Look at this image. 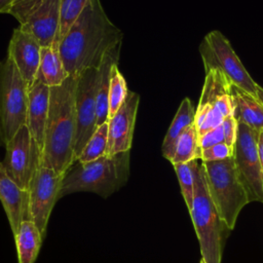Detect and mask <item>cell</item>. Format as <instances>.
<instances>
[{
  "label": "cell",
  "instance_id": "obj_1",
  "mask_svg": "<svg viewBox=\"0 0 263 263\" xmlns=\"http://www.w3.org/2000/svg\"><path fill=\"white\" fill-rule=\"evenodd\" d=\"M122 37L120 29L106 14L101 0H89L60 41V54L69 76L78 77L87 69H98L105 54L121 44Z\"/></svg>",
  "mask_w": 263,
  "mask_h": 263
},
{
  "label": "cell",
  "instance_id": "obj_2",
  "mask_svg": "<svg viewBox=\"0 0 263 263\" xmlns=\"http://www.w3.org/2000/svg\"><path fill=\"white\" fill-rule=\"evenodd\" d=\"M78 77L69 76L60 86L50 88L49 109L45 126L42 163L66 175L75 160L76 108L75 93Z\"/></svg>",
  "mask_w": 263,
  "mask_h": 263
},
{
  "label": "cell",
  "instance_id": "obj_3",
  "mask_svg": "<svg viewBox=\"0 0 263 263\" xmlns=\"http://www.w3.org/2000/svg\"><path fill=\"white\" fill-rule=\"evenodd\" d=\"M129 157V151H125L77 162L65 175L60 197L74 192H92L108 197L127 182Z\"/></svg>",
  "mask_w": 263,
  "mask_h": 263
},
{
  "label": "cell",
  "instance_id": "obj_4",
  "mask_svg": "<svg viewBox=\"0 0 263 263\" xmlns=\"http://www.w3.org/2000/svg\"><path fill=\"white\" fill-rule=\"evenodd\" d=\"M191 162L194 179V195L192 208L189 213L199 241L201 259L204 263H221L222 229L225 225L210 197L205 180V170L201 159H193Z\"/></svg>",
  "mask_w": 263,
  "mask_h": 263
},
{
  "label": "cell",
  "instance_id": "obj_5",
  "mask_svg": "<svg viewBox=\"0 0 263 263\" xmlns=\"http://www.w3.org/2000/svg\"><path fill=\"white\" fill-rule=\"evenodd\" d=\"M202 163L210 197L224 225L231 230L236 224L240 211L249 203L233 156L218 161H202Z\"/></svg>",
  "mask_w": 263,
  "mask_h": 263
},
{
  "label": "cell",
  "instance_id": "obj_6",
  "mask_svg": "<svg viewBox=\"0 0 263 263\" xmlns=\"http://www.w3.org/2000/svg\"><path fill=\"white\" fill-rule=\"evenodd\" d=\"M204 72L219 70L230 84L257 97L259 84L255 82L228 39L218 30L208 33L199 45Z\"/></svg>",
  "mask_w": 263,
  "mask_h": 263
},
{
  "label": "cell",
  "instance_id": "obj_7",
  "mask_svg": "<svg viewBox=\"0 0 263 263\" xmlns=\"http://www.w3.org/2000/svg\"><path fill=\"white\" fill-rule=\"evenodd\" d=\"M29 85L10 58H6L0 73V110L4 145L27 123Z\"/></svg>",
  "mask_w": 263,
  "mask_h": 263
},
{
  "label": "cell",
  "instance_id": "obj_8",
  "mask_svg": "<svg viewBox=\"0 0 263 263\" xmlns=\"http://www.w3.org/2000/svg\"><path fill=\"white\" fill-rule=\"evenodd\" d=\"M65 175L44 165L40 157L33 171L28 186V215L40 230L42 236L46 234L51 211L60 197Z\"/></svg>",
  "mask_w": 263,
  "mask_h": 263
},
{
  "label": "cell",
  "instance_id": "obj_9",
  "mask_svg": "<svg viewBox=\"0 0 263 263\" xmlns=\"http://www.w3.org/2000/svg\"><path fill=\"white\" fill-rule=\"evenodd\" d=\"M259 134L247 124L238 122L232 156L249 202H263V175L258 150Z\"/></svg>",
  "mask_w": 263,
  "mask_h": 263
},
{
  "label": "cell",
  "instance_id": "obj_10",
  "mask_svg": "<svg viewBox=\"0 0 263 263\" xmlns=\"http://www.w3.org/2000/svg\"><path fill=\"white\" fill-rule=\"evenodd\" d=\"M98 69H87L78 76L75 108H76V138L75 160L97 128L96 86Z\"/></svg>",
  "mask_w": 263,
  "mask_h": 263
},
{
  "label": "cell",
  "instance_id": "obj_11",
  "mask_svg": "<svg viewBox=\"0 0 263 263\" xmlns=\"http://www.w3.org/2000/svg\"><path fill=\"white\" fill-rule=\"evenodd\" d=\"M4 146L6 154L2 163L7 175L27 190L40 155L28 126L24 125L20 128Z\"/></svg>",
  "mask_w": 263,
  "mask_h": 263
},
{
  "label": "cell",
  "instance_id": "obj_12",
  "mask_svg": "<svg viewBox=\"0 0 263 263\" xmlns=\"http://www.w3.org/2000/svg\"><path fill=\"white\" fill-rule=\"evenodd\" d=\"M139 104L140 95L129 90L122 106L109 118L106 155L130 151Z\"/></svg>",
  "mask_w": 263,
  "mask_h": 263
},
{
  "label": "cell",
  "instance_id": "obj_13",
  "mask_svg": "<svg viewBox=\"0 0 263 263\" xmlns=\"http://www.w3.org/2000/svg\"><path fill=\"white\" fill-rule=\"evenodd\" d=\"M60 0H40L20 26L30 32L42 47L60 43Z\"/></svg>",
  "mask_w": 263,
  "mask_h": 263
},
{
  "label": "cell",
  "instance_id": "obj_14",
  "mask_svg": "<svg viewBox=\"0 0 263 263\" xmlns=\"http://www.w3.org/2000/svg\"><path fill=\"white\" fill-rule=\"evenodd\" d=\"M41 47L39 41L21 26L13 30L8 44L7 57L12 60L29 87L37 78Z\"/></svg>",
  "mask_w": 263,
  "mask_h": 263
},
{
  "label": "cell",
  "instance_id": "obj_15",
  "mask_svg": "<svg viewBox=\"0 0 263 263\" xmlns=\"http://www.w3.org/2000/svg\"><path fill=\"white\" fill-rule=\"evenodd\" d=\"M50 87L37 80L29 87L27 123L31 137L37 146L40 155L44 145L45 126L49 109Z\"/></svg>",
  "mask_w": 263,
  "mask_h": 263
},
{
  "label": "cell",
  "instance_id": "obj_16",
  "mask_svg": "<svg viewBox=\"0 0 263 263\" xmlns=\"http://www.w3.org/2000/svg\"><path fill=\"white\" fill-rule=\"evenodd\" d=\"M0 200L14 234L24 220H29L28 190L18 186L0 162Z\"/></svg>",
  "mask_w": 263,
  "mask_h": 263
},
{
  "label": "cell",
  "instance_id": "obj_17",
  "mask_svg": "<svg viewBox=\"0 0 263 263\" xmlns=\"http://www.w3.org/2000/svg\"><path fill=\"white\" fill-rule=\"evenodd\" d=\"M121 44L110 49L102 60L98 68V80L96 86V104H97V127L109 120V86L110 74L114 64L119 62Z\"/></svg>",
  "mask_w": 263,
  "mask_h": 263
},
{
  "label": "cell",
  "instance_id": "obj_18",
  "mask_svg": "<svg viewBox=\"0 0 263 263\" xmlns=\"http://www.w3.org/2000/svg\"><path fill=\"white\" fill-rule=\"evenodd\" d=\"M234 102L233 115L237 122H242L251 128L263 132V104L255 97L235 85H230Z\"/></svg>",
  "mask_w": 263,
  "mask_h": 263
},
{
  "label": "cell",
  "instance_id": "obj_19",
  "mask_svg": "<svg viewBox=\"0 0 263 263\" xmlns=\"http://www.w3.org/2000/svg\"><path fill=\"white\" fill-rule=\"evenodd\" d=\"M230 83L219 70H211L205 73L204 83L202 86L200 99L195 110L196 127L204 119L208 112L215 106L220 97L230 92Z\"/></svg>",
  "mask_w": 263,
  "mask_h": 263
},
{
  "label": "cell",
  "instance_id": "obj_20",
  "mask_svg": "<svg viewBox=\"0 0 263 263\" xmlns=\"http://www.w3.org/2000/svg\"><path fill=\"white\" fill-rule=\"evenodd\" d=\"M59 45L60 43L55 42L50 46L41 47L40 65L36 79L50 88L62 85L69 77L60 54Z\"/></svg>",
  "mask_w": 263,
  "mask_h": 263
},
{
  "label": "cell",
  "instance_id": "obj_21",
  "mask_svg": "<svg viewBox=\"0 0 263 263\" xmlns=\"http://www.w3.org/2000/svg\"><path fill=\"white\" fill-rule=\"evenodd\" d=\"M193 123H195V110L191 100L189 98H184L162 142L161 152L165 159L168 161L173 159L179 138L183 132Z\"/></svg>",
  "mask_w": 263,
  "mask_h": 263
},
{
  "label": "cell",
  "instance_id": "obj_22",
  "mask_svg": "<svg viewBox=\"0 0 263 263\" xmlns=\"http://www.w3.org/2000/svg\"><path fill=\"white\" fill-rule=\"evenodd\" d=\"M18 263H35L43 236L31 220H24L13 234Z\"/></svg>",
  "mask_w": 263,
  "mask_h": 263
},
{
  "label": "cell",
  "instance_id": "obj_23",
  "mask_svg": "<svg viewBox=\"0 0 263 263\" xmlns=\"http://www.w3.org/2000/svg\"><path fill=\"white\" fill-rule=\"evenodd\" d=\"M201 149L199 148V137L195 123L188 126L179 138L176 151L171 163H185L193 159H200Z\"/></svg>",
  "mask_w": 263,
  "mask_h": 263
},
{
  "label": "cell",
  "instance_id": "obj_24",
  "mask_svg": "<svg viewBox=\"0 0 263 263\" xmlns=\"http://www.w3.org/2000/svg\"><path fill=\"white\" fill-rule=\"evenodd\" d=\"M108 148V123H103L98 126L91 135L80 154L77 157V162L84 163L92 161L107 154Z\"/></svg>",
  "mask_w": 263,
  "mask_h": 263
},
{
  "label": "cell",
  "instance_id": "obj_25",
  "mask_svg": "<svg viewBox=\"0 0 263 263\" xmlns=\"http://www.w3.org/2000/svg\"><path fill=\"white\" fill-rule=\"evenodd\" d=\"M129 89L127 88L125 78L121 74L118 68V63L114 64L110 74V86H109V118L112 117L117 110L124 103Z\"/></svg>",
  "mask_w": 263,
  "mask_h": 263
},
{
  "label": "cell",
  "instance_id": "obj_26",
  "mask_svg": "<svg viewBox=\"0 0 263 263\" xmlns=\"http://www.w3.org/2000/svg\"><path fill=\"white\" fill-rule=\"evenodd\" d=\"M89 0H60L61 22H60V41L68 33L72 25L86 7Z\"/></svg>",
  "mask_w": 263,
  "mask_h": 263
},
{
  "label": "cell",
  "instance_id": "obj_27",
  "mask_svg": "<svg viewBox=\"0 0 263 263\" xmlns=\"http://www.w3.org/2000/svg\"><path fill=\"white\" fill-rule=\"evenodd\" d=\"M180 184L181 193L184 197L188 211L192 208L193 195H194V179L192 171L191 160L185 163H178L173 165Z\"/></svg>",
  "mask_w": 263,
  "mask_h": 263
},
{
  "label": "cell",
  "instance_id": "obj_28",
  "mask_svg": "<svg viewBox=\"0 0 263 263\" xmlns=\"http://www.w3.org/2000/svg\"><path fill=\"white\" fill-rule=\"evenodd\" d=\"M233 155V148L229 147L226 143H221L201 150L202 161H218L226 159Z\"/></svg>",
  "mask_w": 263,
  "mask_h": 263
},
{
  "label": "cell",
  "instance_id": "obj_29",
  "mask_svg": "<svg viewBox=\"0 0 263 263\" xmlns=\"http://www.w3.org/2000/svg\"><path fill=\"white\" fill-rule=\"evenodd\" d=\"M224 116L221 114V112L213 107L208 114L205 115L204 119L202 120V122L199 124V126L197 127V132H198V137H202L204 134H206L208 132L218 127L219 125L222 124L223 120H224Z\"/></svg>",
  "mask_w": 263,
  "mask_h": 263
},
{
  "label": "cell",
  "instance_id": "obj_30",
  "mask_svg": "<svg viewBox=\"0 0 263 263\" xmlns=\"http://www.w3.org/2000/svg\"><path fill=\"white\" fill-rule=\"evenodd\" d=\"M237 125H238V122L233 114L226 116L222 122L225 143L231 148L234 147V144L236 141Z\"/></svg>",
  "mask_w": 263,
  "mask_h": 263
},
{
  "label": "cell",
  "instance_id": "obj_31",
  "mask_svg": "<svg viewBox=\"0 0 263 263\" xmlns=\"http://www.w3.org/2000/svg\"><path fill=\"white\" fill-rule=\"evenodd\" d=\"M221 143H225L222 124L219 125L218 127L208 132L206 134H204L202 137L199 138V148L201 150L206 149V148L212 147L217 144H221Z\"/></svg>",
  "mask_w": 263,
  "mask_h": 263
},
{
  "label": "cell",
  "instance_id": "obj_32",
  "mask_svg": "<svg viewBox=\"0 0 263 263\" xmlns=\"http://www.w3.org/2000/svg\"><path fill=\"white\" fill-rule=\"evenodd\" d=\"M12 4H13V0H0V14L10 13Z\"/></svg>",
  "mask_w": 263,
  "mask_h": 263
},
{
  "label": "cell",
  "instance_id": "obj_33",
  "mask_svg": "<svg viewBox=\"0 0 263 263\" xmlns=\"http://www.w3.org/2000/svg\"><path fill=\"white\" fill-rule=\"evenodd\" d=\"M258 150H259V159H260L261 171H262V175H263V132H261V133L259 134Z\"/></svg>",
  "mask_w": 263,
  "mask_h": 263
},
{
  "label": "cell",
  "instance_id": "obj_34",
  "mask_svg": "<svg viewBox=\"0 0 263 263\" xmlns=\"http://www.w3.org/2000/svg\"><path fill=\"white\" fill-rule=\"evenodd\" d=\"M257 97L259 99V101L263 104V87H261L260 85L258 86V90H257Z\"/></svg>",
  "mask_w": 263,
  "mask_h": 263
},
{
  "label": "cell",
  "instance_id": "obj_35",
  "mask_svg": "<svg viewBox=\"0 0 263 263\" xmlns=\"http://www.w3.org/2000/svg\"><path fill=\"white\" fill-rule=\"evenodd\" d=\"M0 73H1V68H0ZM0 145H4L3 134H2V125H1V110H0Z\"/></svg>",
  "mask_w": 263,
  "mask_h": 263
},
{
  "label": "cell",
  "instance_id": "obj_36",
  "mask_svg": "<svg viewBox=\"0 0 263 263\" xmlns=\"http://www.w3.org/2000/svg\"><path fill=\"white\" fill-rule=\"evenodd\" d=\"M200 263H204V261L201 259V261H200Z\"/></svg>",
  "mask_w": 263,
  "mask_h": 263
},
{
  "label": "cell",
  "instance_id": "obj_37",
  "mask_svg": "<svg viewBox=\"0 0 263 263\" xmlns=\"http://www.w3.org/2000/svg\"><path fill=\"white\" fill-rule=\"evenodd\" d=\"M14 1H15V0H13V2H14Z\"/></svg>",
  "mask_w": 263,
  "mask_h": 263
},
{
  "label": "cell",
  "instance_id": "obj_38",
  "mask_svg": "<svg viewBox=\"0 0 263 263\" xmlns=\"http://www.w3.org/2000/svg\"><path fill=\"white\" fill-rule=\"evenodd\" d=\"M0 162H1V161H0Z\"/></svg>",
  "mask_w": 263,
  "mask_h": 263
}]
</instances>
